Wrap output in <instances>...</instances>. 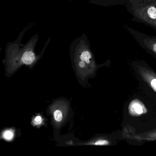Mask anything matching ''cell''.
Instances as JSON below:
<instances>
[{
  "label": "cell",
  "mask_w": 156,
  "mask_h": 156,
  "mask_svg": "<svg viewBox=\"0 0 156 156\" xmlns=\"http://www.w3.org/2000/svg\"><path fill=\"white\" fill-rule=\"evenodd\" d=\"M37 37H33L31 41L20 51L19 58L23 64L30 65L37 60V56L34 51L35 43L37 42Z\"/></svg>",
  "instance_id": "cell-5"
},
{
  "label": "cell",
  "mask_w": 156,
  "mask_h": 156,
  "mask_svg": "<svg viewBox=\"0 0 156 156\" xmlns=\"http://www.w3.org/2000/svg\"><path fill=\"white\" fill-rule=\"evenodd\" d=\"M147 13L151 19H156V9L154 7H150L148 9Z\"/></svg>",
  "instance_id": "cell-8"
},
{
  "label": "cell",
  "mask_w": 156,
  "mask_h": 156,
  "mask_svg": "<svg viewBox=\"0 0 156 156\" xmlns=\"http://www.w3.org/2000/svg\"><path fill=\"white\" fill-rule=\"evenodd\" d=\"M54 118L55 120L57 123H60L62 122L63 118L62 112L60 109H55L54 112Z\"/></svg>",
  "instance_id": "cell-6"
},
{
  "label": "cell",
  "mask_w": 156,
  "mask_h": 156,
  "mask_svg": "<svg viewBox=\"0 0 156 156\" xmlns=\"http://www.w3.org/2000/svg\"><path fill=\"white\" fill-rule=\"evenodd\" d=\"M156 105L142 93L130 98L125 105L123 126L136 128L156 117Z\"/></svg>",
  "instance_id": "cell-1"
},
{
  "label": "cell",
  "mask_w": 156,
  "mask_h": 156,
  "mask_svg": "<svg viewBox=\"0 0 156 156\" xmlns=\"http://www.w3.org/2000/svg\"><path fill=\"white\" fill-rule=\"evenodd\" d=\"M70 49L78 68L91 67L95 70L96 66L90 50L89 42L85 34L76 38L71 44Z\"/></svg>",
  "instance_id": "cell-4"
},
{
  "label": "cell",
  "mask_w": 156,
  "mask_h": 156,
  "mask_svg": "<svg viewBox=\"0 0 156 156\" xmlns=\"http://www.w3.org/2000/svg\"><path fill=\"white\" fill-rule=\"evenodd\" d=\"M122 130L121 140H126L129 144L142 145L146 141L156 140V118L139 128L125 126Z\"/></svg>",
  "instance_id": "cell-3"
},
{
  "label": "cell",
  "mask_w": 156,
  "mask_h": 156,
  "mask_svg": "<svg viewBox=\"0 0 156 156\" xmlns=\"http://www.w3.org/2000/svg\"><path fill=\"white\" fill-rule=\"evenodd\" d=\"M3 138L7 140H11L14 137V133L11 130H7L3 134Z\"/></svg>",
  "instance_id": "cell-7"
},
{
  "label": "cell",
  "mask_w": 156,
  "mask_h": 156,
  "mask_svg": "<svg viewBox=\"0 0 156 156\" xmlns=\"http://www.w3.org/2000/svg\"><path fill=\"white\" fill-rule=\"evenodd\" d=\"M43 119L41 116H37L34 119V123L36 125H40L41 124Z\"/></svg>",
  "instance_id": "cell-9"
},
{
  "label": "cell",
  "mask_w": 156,
  "mask_h": 156,
  "mask_svg": "<svg viewBox=\"0 0 156 156\" xmlns=\"http://www.w3.org/2000/svg\"><path fill=\"white\" fill-rule=\"evenodd\" d=\"M131 66L142 93L156 105V71L143 61L133 62Z\"/></svg>",
  "instance_id": "cell-2"
}]
</instances>
